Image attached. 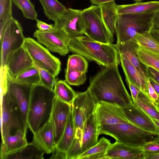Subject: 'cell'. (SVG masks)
<instances>
[{"instance_id": "29", "label": "cell", "mask_w": 159, "mask_h": 159, "mask_svg": "<svg viewBox=\"0 0 159 159\" xmlns=\"http://www.w3.org/2000/svg\"><path fill=\"white\" fill-rule=\"evenodd\" d=\"M45 153L32 142L18 151L7 156L4 159H43Z\"/></svg>"}, {"instance_id": "49", "label": "cell", "mask_w": 159, "mask_h": 159, "mask_svg": "<svg viewBox=\"0 0 159 159\" xmlns=\"http://www.w3.org/2000/svg\"><path fill=\"white\" fill-rule=\"evenodd\" d=\"M144 159H159V153L147 155L145 156Z\"/></svg>"}, {"instance_id": "3", "label": "cell", "mask_w": 159, "mask_h": 159, "mask_svg": "<svg viewBox=\"0 0 159 159\" xmlns=\"http://www.w3.org/2000/svg\"><path fill=\"white\" fill-rule=\"evenodd\" d=\"M55 97L53 89L41 84L33 86L27 113V123L33 134L50 120Z\"/></svg>"}, {"instance_id": "52", "label": "cell", "mask_w": 159, "mask_h": 159, "mask_svg": "<svg viewBox=\"0 0 159 159\" xmlns=\"http://www.w3.org/2000/svg\"><path fill=\"white\" fill-rule=\"evenodd\" d=\"M154 102L156 106L157 109L159 111V98L157 101Z\"/></svg>"}, {"instance_id": "26", "label": "cell", "mask_w": 159, "mask_h": 159, "mask_svg": "<svg viewBox=\"0 0 159 159\" xmlns=\"http://www.w3.org/2000/svg\"><path fill=\"white\" fill-rule=\"evenodd\" d=\"M44 10L45 15L48 20L55 23L67 10L65 7L57 0H39Z\"/></svg>"}, {"instance_id": "7", "label": "cell", "mask_w": 159, "mask_h": 159, "mask_svg": "<svg viewBox=\"0 0 159 159\" xmlns=\"http://www.w3.org/2000/svg\"><path fill=\"white\" fill-rule=\"evenodd\" d=\"M1 130L2 138L12 135L22 130L26 133L28 126L16 102L6 90L1 93Z\"/></svg>"}, {"instance_id": "42", "label": "cell", "mask_w": 159, "mask_h": 159, "mask_svg": "<svg viewBox=\"0 0 159 159\" xmlns=\"http://www.w3.org/2000/svg\"><path fill=\"white\" fill-rule=\"evenodd\" d=\"M147 82L149 95L152 100L155 102L158 99L159 96L152 86L149 79L147 81Z\"/></svg>"}, {"instance_id": "22", "label": "cell", "mask_w": 159, "mask_h": 159, "mask_svg": "<svg viewBox=\"0 0 159 159\" xmlns=\"http://www.w3.org/2000/svg\"><path fill=\"white\" fill-rule=\"evenodd\" d=\"M26 133L22 130H19L13 135L2 137L0 158L4 159L7 156L18 151L26 145L28 143L26 138Z\"/></svg>"}, {"instance_id": "24", "label": "cell", "mask_w": 159, "mask_h": 159, "mask_svg": "<svg viewBox=\"0 0 159 159\" xmlns=\"http://www.w3.org/2000/svg\"><path fill=\"white\" fill-rule=\"evenodd\" d=\"M159 10V1L136 2L132 4L117 5L118 15L149 12Z\"/></svg>"}, {"instance_id": "21", "label": "cell", "mask_w": 159, "mask_h": 159, "mask_svg": "<svg viewBox=\"0 0 159 159\" xmlns=\"http://www.w3.org/2000/svg\"><path fill=\"white\" fill-rule=\"evenodd\" d=\"M99 135V125L95 111L89 116L84 126L81 145L82 153L98 143Z\"/></svg>"}, {"instance_id": "41", "label": "cell", "mask_w": 159, "mask_h": 159, "mask_svg": "<svg viewBox=\"0 0 159 159\" xmlns=\"http://www.w3.org/2000/svg\"><path fill=\"white\" fill-rule=\"evenodd\" d=\"M130 89L131 98L133 102H134L136 100L138 94L141 91L140 89L135 85L129 80H127Z\"/></svg>"}, {"instance_id": "14", "label": "cell", "mask_w": 159, "mask_h": 159, "mask_svg": "<svg viewBox=\"0 0 159 159\" xmlns=\"http://www.w3.org/2000/svg\"><path fill=\"white\" fill-rule=\"evenodd\" d=\"M82 10L69 8L54 25L62 29L72 38L84 34Z\"/></svg>"}, {"instance_id": "23", "label": "cell", "mask_w": 159, "mask_h": 159, "mask_svg": "<svg viewBox=\"0 0 159 159\" xmlns=\"http://www.w3.org/2000/svg\"><path fill=\"white\" fill-rule=\"evenodd\" d=\"M119 57L126 80H129L145 94L149 95L147 81L129 61L125 58Z\"/></svg>"}, {"instance_id": "50", "label": "cell", "mask_w": 159, "mask_h": 159, "mask_svg": "<svg viewBox=\"0 0 159 159\" xmlns=\"http://www.w3.org/2000/svg\"><path fill=\"white\" fill-rule=\"evenodd\" d=\"M149 32L151 35L159 43V32L151 30Z\"/></svg>"}, {"instance_id": "32", "label": "cell", "mask_w": 159, "mask_h": 159, "mask_svg": "<svg viewBox=\"0 0 159 159\" xmlns=\"http://www.w3.org/2000/svg\"><path fill=\"white\" fill-rule=\"evenodd\" d=\"M12 77L14 81L21 84L33 86L41 84L38 69L34 63V66Z\"/></svg>"}, {"instance_id": "48", "label": "cell", "mask_w": 159, "mask_h": 159, "mask_svg": "<svg viewBox=\"0 0 159 159\" xmlns=\"http://www.w3.org/2000/svg\"><path fill=\"white\" fill-rule=\"evenodd\" d=\"M90 2L93 5L100 6L103 3L114 1L116 0H89Z\"/></svg>"}, {"instance_id": "34", "label": "cell", "mask_w": 159, "mask_h": 159, "mask_svg": "<svg viewBox=\"0 0 159 159\" xmlns=\"http://www.w3.org/2000/svg\"><path fill=\"white\" fill-rule=\"evenodd\" d=\"M134 39L139 45L159 54V43L151 35L149 31L137 33Z\"/></svg>"}, {"instance_id": "9", "label": "cell", "mask_w": 159, "mask_h": 159, "mask_svg": "<svg viewBox=\"0 0 159 159\" xmlns=\"http://www.w3.org/2000/svg\"><path fill=\"white\" fill-rule=\"evenodd\" d=\"M25 38L21 25L12 18L6 24L0 35V67H6L9 55L23 46Z\"/></svg>"}, {"instance_id": "35", "label": "cell", "mask_w": 159, "mask_h": 159, "mask_svg": "<svg viewBox=\"0 0 159 159\" xmlns=\"http://www.w3.org/2000/svg\"><path fill=\"white\" fill-rule=\"evenodd\" d=\"M88 67V62L83 56L77 53L69 56L66 68L86 73Z\"/></svg>"}, {"instance_id": "8", "label": "cell", "mask_w": 159, "mask_h": 159, "mask_svg": "<svg viewBox=\"0 0 159 159\" xmlns=\"http://www.w3.org/2000/svg\"><path fill=\"white\" fill-rule=\"evenodd\" d=\"M84 34L89 38L101 43H110L114 36L108 31L102 20L100 7L92 5L82 11Z\"/></svg>"}, {"instance_id": "31", "label": "cell", "mask_w": 159, "mask_h": 159, "mask_svg": "<svg viewBox=\"0 0 159 159\" xmlns=\"http://www.w3.org/2000/svg\"><path fill=\"white\" fill-rule=\"evenodd\" d=\"M135 51L142 63L159 72V54L145 48L137 43Z\"/></svg>"}, {"instance_id": "38", "label": "cell", "mask_w": 159, "mask_h": 159, "mask_svg": "<svg viewBox=\"0 0 159 159\" xmlns=\"http://www.w3.org/2000/svg\"><path fill=\"white\" fill-rule=\"evenodd\" d=\"M65 81L70 85L80 86L83 84L87 79L86 73L66 68L65 70Z\"/></svg>"}, {"instance_id": "39", "label": "cell", "mask_w": 159, "mask_h": 159, "mask_svg": "<svg viewBox=\"0 0 159 159\" xmlns=\"http://www.w3.org/2000/svg\"><path fill=\"white\" fill-rule=\"evenodd\" d=\"M36 65L38 69L41 84L50 89H53L57 80L56 77L47 70Z\"/></svg>"}, {"instance_id": "17", "label": "cell", "mask_w": 159, "mask_h": 159, "mask_svg": "<svg viewBox=\"0 0 159 159\" xmlns=\"http://www.w3.org/2000/svg\"><path fill=\"white\" fill-rule=\"evenodd\" d=\"M34 65L28 52L22 46L9 55L6 67L8 73L15 77Z\"/></svg>"}, {"instance_id": "10", "label": "cell", "mask_w": 159, "mask_h": 159, "mask_svg": "<svg viewBox=\"0 0 159 159\" xmlns=\"http://www.w3.org/2000/svg\"><path fill=\"white\" fill-rule=\"evenodd\" d=\"M22 46L37 66L47 70L55 77L58 75L61 70V61L47 48L30 37L25 38Z\"/></svg>"}, {"instance_id": "18", "label": "cell", "mask_w": 159, "mask_h": 159, "mask_svg": "<svg viewBox=\"0 0 159 159\" xmlns=\"http://www.w3.org/2000/svg\"><path fill=\"white\" fill-rule=\"evenodd\" d=\"M145 154L141 148L132 147L116 141L108 148L105 159H144Z\"/></svg>"}, {"instance_id": "19", "label": "cell", "mask_w": 159, "mask_h": 159, "mask_svg": "<svg viewBox=\"0 0 159 159\" xmlns=\"http://www.w3.org/2000/svg\"><path fill=\"white\" fill-rule=\"evenodd\" d=\"M136 43L135 41H131L116 43L114 45L119 56L129 61L147 81L149 78L147 67L141 62L135 51Z\"/></svg>"}, {"instance_id": "2", "label": "cell", "mask_w": 159, "mask_h": 159, "mask_svg": "<svg viewBox=\"0 0 159 159\" xmlns=\"http://www.w3.org/2000/svg\"><path fill=\"white\" fill-rule=\"evenodd\" d=\"M69 51L79 54L103 67L118 66L119 55L114 44L99 42L83 35L71 39Z\"/></svg>"}, {"instance_id": "43", "label": "cell", "mask_w": 159, "mask_h": 159, "mask_svg": "<svg viewBox=\"0 0 159 159\" xmlns=\"http://www.w3.org/2000/svg\"><path fill=\"white\" fill-rule=\"evenodd\" d=\"M36 26L40 31L46 32L51 30L54 27V25L48 24L43 21L38 20H36Z\"/></svg>"}, {"instance_id": "44", "label": "cell", "mask_w": 159, "mask_h": 159, "mask_svg": "<svg viewBox=\"0 0 159 159\" xmlns=\"http://www.w3.org/2000/svg\"><path fill=\"white\" fill-rule=\"evenodd\" d=\"M52 153L50 159H66V152L59 150L56 148Z\"/></svg>"}, {"instance_id": "36", "label": "cell", "mask_w": 159, "mask_h": 159, "mask_svg": "<svg viewBox=\"0 0 159 159\" xmlns=\"http://www.w3.org/2000/svg\"><path fill=\"white\" fill-rule=\"evenodd\" d=\"M12 2L21 11L25 18L36 21L38 20V14L30 0H12Z\"/></svg>"}, {"instance_id": "6", "label": "cell", "mask_w": 159, "mask_h": 159, "mask_svg": "<svg viewBox=\"0 0 159 159\" xmlns=\"http://www.w3.org/2000/svg\"><path fill=\"white\" fill-rule=\"evenodd\" d=\"M98 102L88 89L77 93L72 105L75 127V137L72 143L81 149L83 129L89 116L95 111Z\"/></svg>"}, {"instance_id": "40", "label": "cell", "mask_w": 159, "mask_h": 159, "mask_svg": "<svg viewBox=\"0 0 159 159\" xmlns=\"http://www.w3.org/2000/svg\"><path fill=\"white\" fill-rule=\"evenodd\" d=\"M141 148L145 152V156L159 153V141L148 143L144 145Z\"/></svg>"}, {"instance_id": "20", "label": "cell", "mask_w": 159, "mask_h": 159, "mask_svg": "<svg viewBox=\"0 0 159 159\" xmlns=\"http://www.w3.org/2000/svg\"><path fill=\"white\" fill-rule=\"evenodd\" d=\"M34 134L32 142L45 153H52L56 148L52 119Z\"/></svg>"}, {"instance_id": "5", "label": "cell", "mask_w": 159, "mask_h": 159, "mask_svg": "<svg viewBox=\"0 0 159 159\" xmlns=\"http://www.w3.org/2000/svg\"><path fill=\"white\" fill-rule=\"evenodd\" d=\"M157 11L119 15L116 26V43L135 42L137 33L149 31Z\"/></svg>"}, {"instance_id": "37", "label": "cell", "mask_w": 159, "mask_h": 159, "mask_svg": "<svg viewBox=\"0 0 159 159\" xmlns=\"http://www.w3.org/2000/svg\"><path fill=\"white\" fill-rule=\"evenodd\" d=\"M12 0H0V35L7 23L12 17Z\"/></svg>"}, {"instance_id": "4", "label": "cell", "mask_w": 159, "mask_h": 159, "mask_svg": "<svg viewBox=\"0 0 159 159\" xmlns=\"http://www.w3.org/2000/svg\"><path fill=\"white\" fill-rule=\"evenodd\" d=\"M99 135L111 136L116 141L129 146L141 148L146 144L159 141V134L142 129L130 123L99 126Z\"/></svg>"}, {"instance_id": "25", "label": "cell", "mask_w": 159, "mask_h": 159, "mask_svg": "<svg viewBox=\"0 0 159 159\" xmlns=\"http://www.w3.org/2000/svg\"><path fill=\"white\" fill-rule=\"evenodd\" d=\"M102 19L106 28L112 35L116 33V26L118 15L117 5L114 1L105 3L99 6Z\"/></svg>"}, {"instance_id": "33", "label": "cell", "mask_w": 159, "mask_h": 159, "mask_svg": "<svg viewBox=\"0 0 159 159\" xmlns=\"http://www.w3.org/2000/svg\"><path fill=\"white\" fill-rule=\"evenodd\" d=\"M133 102L150 116L159 120V111L149 95L145 94L141 90L136 100Z\"/></svg>"}, {"instance_id": "51", "label": "cell", "mask_w": 159, "mask_h": 159, "mask_svg": "<svg viewBox=\"0 0 159 159\" xmlns=\"http://www.w3.org/2000/svg\"><path fill=\"white\" fill-rule=\"evenodd\" d=\"M150 117L156 126L157 132L159 134V120L151 116Z\"/></svg>"}, {"instance_id": "46", "label": "cell", "mask_w": 159, "mask_h": 159, "mask_svg": "<svg viewBox=\"0 0 159 159\" xmlns=\"http://www.w3.org/2000/svg\"><path fill=\"white\" fill-rule=\"evenodd\" d=\"M151 30L159 32V10L156 12L153 20Z\"/></svg>"}, {"instance_id": "16", "label": "cell", "mask_w": 159, "mask_h": 159, "mask_svg": "<svg viewBox=\"0 0 159 159\" xmlns=\"http://www.w3.org/2000/svg\"><path fill=\"white\" fill-rule=\"evenodd\" d=\"M120 107L125 116L131 123L146 130L157 133L150 116L136 104L133 102Z\"/></svg>"}, {"instance_id": "27", "label": "cell", "mask_w": 159, "mask_h": 159, "mask_svg": "<svg viewBox=\"0 0 159 159\" xmlns=\"http://www.w3.org/2000/svg\"><path fill=\"white\" fill-rule=\"evenodd\" d=\"M111 144L110 140L102 137L96 144L79 155L76 159H105L107 151Z\"/></svg>"}, {"instance_id": "30", "label": "cell", "mask_w": 159, "mask_h": 159, "mask_svg": "<svg viewBox=\"0 0 159 159\" xmlns=\"http://www.w3.org/2000/svg\"><path fill=\"white\" fill-rule=\"evenodd\" d=\"M56 97L61 101L71 105L77 93L63 80H56L53 88Z\"/></svg>"}, {"instance_id": "47", "label": "cell", "mask_w": 159, "mask_h": 159, "mask_svg": "<svg viewBox=\"0 0 159 159\" xmlns=\"http://www.w3.org/2000/svg\"><path fill=\"white\" fill-rule=\"evenodd\" d=\"M148 79L156 92L159 96V84L151 77H149Z\"/></svg>"}, {"instance_id": "12", "label": "cell", "mask_w": 159, "mask_h": 159, "mask_svg": "<svg viewBox=\"0 0 159 159\" xmlns=\"http://www.w3.org/2000/svg\"><path fill=\"white\" fill-rule=\"evenodd\" d=\"M32 86L15 82L7 70L6 90L18 104L22 111L24 121L28 126L27 115Z\"/></svg>"}, {"instance_id": "15", "label": "cell", "mask_w": 159, "mask_h": 159, "mask_svg": "<svg viewBox=\"0 0 159 159\" xmlns=\"http://www.w3.org/2000/svg\"><path fill=\"white\" fill-rule=\"evenodd\" d=\"M72 105L55 97L51 114L56 145L61 137L66 124Z\"/></svg>"}, {"instance_id": "13", "label": "cell", "mask_w": 159, "mask_h": 159, "mask_svg": "<svg viewBox=\"0 0 159 159\" xmlns=\"http://www.w3.org/2000/svg\"><path fill=\"white\" fill-rule=\"evenodd\" d=\"M95 112L99 126L130 123L125 116L120 107L115 104L98 102Z\"/></svg>"}, {"instance_id": "45", "label": "cell", "mask_w": 159, "mask_h": 159, "mask_svg": "<svg viewBox=\"0 0 159 159\" xmlns=\"http://www.w3.org/2000/svg\"><path fill=\"white\" fill-rule=\"evenodd\" d=\"M147 71L148 77L152 78L159 84V72L149 66L147 67Z\"/></svg>"}, {"instance_id": "28", "label": "cell", "mask_w": 159, "mask_h": 159, "mask_svg": "<svg viewBox=\"0 0 159 159\" xmlns=\"http://www.w3.org/2000/svg\"><path fill=\"white\" fill-rule=\"evenodd\" d=\"M75 132V127L71 109L62 135L56 145V148L59 150L66 152L74 140Z\"/></svg>"}, {"instance_id": "11", "label": "cell", "mask_w": 159, "mask_h": 159, "mask_svg": "<svg viewBox=\"0 0 159 159\" xmlns=\"http://www.w3.org/2000/svg\"><path fill=\"white\" fill-rule=\"evenodd\" d=\"M34 36L39 43L44 45L50 51L62 56L69 52L68 46L71 39L62 29L54 25L52 29L47 31L36 30Z\"/></svg>"}, {"instance_id": "1", "label": "cell", "mask_w": 159, "mask_h": 159, "mask_svg": "<svg viewBox=\"0 0 159 159\" xmlns=\"http://www.w3.org/2000/svg\"><path fill=\"white\" fill-rule=\"evenodd\" d=\"M97 102H103L123 107L132 104L118 66L103 67L90 80L88 89Z\"/></svg>"}]
</instances>
